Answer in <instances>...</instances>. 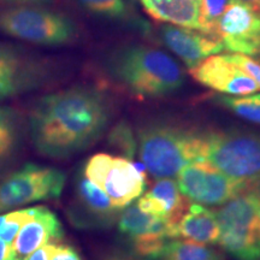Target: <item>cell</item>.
<instances>
[{"mask_svg":"<svg viewBox=\"0 0 260 260\" xmlns=\"http://www.w3.org/2000/svg\"><path fill=\"white\" fill-rule=\"evenodd\" d=\"M142 165L157 180L174 178L186 165L205 161L206 132L170 123H149L138 133Z\"/></svg>","mask_w":260,"mask_h":260,"instance_id":"obj_3","label":"cell"},{"mask_svg":"<svg viewBox=\"0 0 260 260\" xmlns=\"http://www.w3.org/2000/svg\"><path fill=\"white\" fill-rule=\"evenodd\" d=\"M109 144L121 151L128 159L134 158V154L138 151L136 140L125 123H119L111 130L109 135Z\"/></svg>","mask_w":260,"mask_h":260,"instance_id":"obj_25","label":"cell"},{"mask_svg":"<svg viewBox=\"0 0 260 260\" xmlns=\"http://www.w3.org/2000/svg\"><path fill=\"white\" fill-rule=\"evenodd\" d=\"M52 75L47 60L0 41V102L40 88Z\"/></svg>","mask_w":260,"mask_h":260,"instance_id":"obj_10","label":"cell"},{"mask_svg":"<svg viewBox=\"0 0 260 260\" xmlns=\"http://www.w3.org/2000/svg\"><path fill=\"white\" fill-rule=\"evenodd\" d=\"M0 260H15V252L12 245L0 239Z\"/></svg>","mask_w":260,"mask_h":260,"instance_id":"obj_30","label":"cell"},{"mask_svg":"<svg viewBox=\"0 0 260 260\" xmlns=\"http://www.w3.org/2000/svg\"><path fill=\"white\" fill-rule=\"evenodd\" d=\"M106 260H130L128 258H122V256H111V258L106 259Z\"/></svg>","mask_w":260,"mask_h":260,"instance_id":"obj_35","label":"cell"},{"mask_svg":"<svg viewBox=\"0 0 260 260\" xmlns=\"http://www.w3.org/2000/svg\"><path fill=\"white\" fill-rule=\"evenodd\" d=\"M218 243L236 260H260V186H248L216 212Z\"/></svg>","mask_w":260,"mask_h":260,"instance_id":"obj_4","label":"cell"},{"mask_svg":"<svg viewBox=\"0 0 260 260\" xmlns=\"http://www.w3.org/2000/svg\"><path fill=\"white\" fill-rule=\"evenodd\" d=\"M206 155L214 168L246 186L260 183V133L230 128L206 132Z\"/></svg>","mask_w":260,"mask_h":260,"instance_id":"obj_5","label":"cell"},{"mask_svg":"<svg viewBox=\"0 0 260 260\" xmlns=\"http://www.w3.org/2000/svg\"><path fill=\"white\" fill-rule=\"evenodd\" d=\"M65 175L53 168L25 164L0 180V212L34 201L57 199Z\"/></svg>","mask_w":260,"mask_h":260,"instance_id":"obj_8","label":"cell"},{"mask_svg":"<svg viewBox=\"0 0 260 260\" xmlns=\"http://www.w3.org/2000/svg\"><path fill=\"white\" fill-rule=\"evenodd\" d=\"M104 70L113 82L140 98L168 96L186 81L183 68L167 52L144 44H126L107 54Z\"/></svg>","mask_w":260,"mask_h":260,"instance_id":"obj_2","label":"cell"},{"mask_svg":"<svg viewBox=\"0 0 260 260\" xmlns=\"http://www.w3.org/2000/svg\"><path fill=\"white\" fill-rule=\"evenodd\" d=\"M246 96L248 98V99L253 100V102L260 103V94H254V95H253V94H251V95H246Z\"/></svg>","mask_w":260,"mask_h":260,"instance_id":"obj_34","label":"cell"},{"mask_svg":"<svg viewBox=\"0 0 260 260\" xmlns=\"http://www.w3.org/2000/svg\"><path fill=\"white\" fill-rule=\"evenodd\" d=\"M217 102L246 121L260 124V103L253 102L247 96L232 98L223 95L217 98Z\"/></svg>","mask_w":260,"mask_h":260,"instance_id":"obj_23","label":"cell"},{"mask_svg":"<svg viewBox=\"0 0 260 260\" xmlns=\"http://www.w3.org/2000/svg\"><path fill=\"white\" fill-rule=\"evenodd\" d=\"M229 0H201L200 2V31L213 37V30L223 15Z\"/></svg>","mask_w":260,"mask_h":260,"instance_id":"obj_24","label":"cell"},{"mask_svg":"<svg viewBox=\"0 0 260 260\" xmlns=\"http://www.w3.org/2000/svg\"><path fill=\"white\" fill-rule=\"evenodd\" d=\"M159 260H224V254L203 243L171 240L164 247Z\"/></svg>","mask_w":260,"mask_h":260,"instance_id":"obj_22","label":"cell"},{"mask_svg":"<svg viewBox=\"0 0 260 260\" xmlns=\"http://www.w3.org/2000/svg\"><path fill=\"white\" fill-rule=\"evenodd\" d=\"M6 220H8V213L2 214V216H0V229H2V228L4 226V224L6 223Z\"/></svg>","mask_w":260,"mask_h":260,"instance_id":"obj_33","label":"cell"},{"mask_svg":"<svg viewBox=\"0 0 260 260\" xmlns=\"http://www.w3.org/2000/svg\"><path fill=\"white\" fill-rule=\"evenodd\" d=\"M111 119V104L92 86H74L40 98L29 115L32 145L48 158L80 153L102 138Z\"/></svg>","mask_w":260,"mask_h":260,"instance_id":"obj_1","label":"cell"},{"mask_svg":"<svg viewBox=\"0 0 260 260\" xmlns=\"http://www.w3.org/2000/svg\"><path fill=\"white\" fill-rule=\"evenodd\" d=\"M193 2H195V3H198V4H199V5H200V2H201V0H193Z\"/></svg>","mask_w":260,"mask_h":260,"instance_id":"obj_36","label":"cell"},{"mask_svg":"<svg viewBox=\"0 0 260 260\" xmlns=\"http://www.w3.org/2000/svg\"><path fill=\"white\" fill-rule=\"evenodd\" d=\"M76 2L84 10L98 17L125 24L130 28L138 29L144 34L151 31L147 22L140 18L124 0H76Z\"/></svg>","mask_w":260,"mask_h":260,"instance_id":"obj_20","label":"cell"},{"mask_svg":"<svg viewBox=\"0 0 260 260\" xmlns=\"http://www.w3.org/2000/svg\"><path fill=\"white\" fill-rule=\"evenodd\" d=\"M51 260H81V256L71 246L58 245L57 251Z\"/></svg>","mask_w":260,"mask_h":260,"instance_id":"obj_29","label":"cell"},{"mask_svg":"<svg viewBox=\"0 0 260 260\" xmlns=\"http://www.w3.org/2000/svg\"><path fill=\"white\" fill-rule=\"evenodd\" d=\"M224 57L254 80L260 88V63L240 53H226Z\"/></svg>","mask_w":260,"mask_h":260,"instance_id":"obj_27","label":"cell"},{"mask_svg":"<svg viewBox=\"0 0 260 260\" xmlns=\"http://www.w3.org/2000/svg\"><path fill=\"white\" fill-rule=\"evenodd\" d=\"M118 230L128 237L129 241L148 234H167L169 236V224L167 219L154 214L142 212L136 204L126 206L119 214Z\"/></svg>","mask_w":260,"mask_h":260,"instance_id":"obj_19","label":"cell"},{"mask_svg":"<svg viewBox=\"0 0 260 260\" xmlns=\"http://www.w3.org/2000/svg\"><path fill=\"white\" fill-rule=\"evenodd\" d=\"M224 51L260 63V10L240 0H229L213 30Z\"/></svg>","mask_w":260,"mask_h":260,"instance_id":"obj_9","label":"cell"},{"mask_svg":"<svg viewBox=\"0 0 260 260\" xmlns=\"http://www.w3.org/2000/svg\"><path fill=\"white\" fill-rule=\"evenodd\" d=\"M0 32L41 46H61L77 38V25L61 12L40 5H11L0 10Z\"/></svg>","mask_w":260,"mask_h":260,"instance_id":"obj_6","label":"cell"},{"mask_svg":"<svg viewBox=\"0 0 260 260\" xmlns=\"http://www.w3.org/2000/svg\"><path fill=\"white\" fill-rule=\"evenodd\" d=\"M21 135L17 111L12 107L0 105V170L16 153Z\"/></svg>","mask_w":260,"mask_h":260,"instance_id":"obj_21","label":"cell"},{"mask_svg":"<svg viewBox=\"0 0 260 260\" xmlns=\"http://www.w3.org/2000/svg\"><path fill=\"white\" fill-rule=\"evenodd\" d=\"M53 0H0L2 4L9 5H44L50 4Z\"/></svg>","mask_w":260,"mask_h":260,"instance_id":"obj_31","label":"cell"},{"mask_svg":"<svg viewBox=\"0 0 260 260\" xmlns=\"http://www.w3.org/2000/svg\"><path fill=\"white\" fill-rule=\"evenodd\" d=\"M83 175L105 191L118 210L125 209L139 199L147 186L144 165L106 153L90 157L84 165Z\"/></svg>","mask_w":260,"mask_h":260,"instance_id":"obj_7","label":"cell"},{"mask_svg":"<svg viewBox=\"0 0 260 260\" xmlns=\"http://www.w3.org/2000/svg\"><path fill=\"white\" fill-rule=\"evenodd\" d=\"M118 209L113 206L105 191L82 174L76 180V209L73 220L79 226H98L112 222Z\"/></svg>","mask_w":260,"mask_h":260,"instance_id":"obj_15","label":"cell"},{"mask_svg":"<svg viewBox=\"0 0 260 260\" xmlns=\"http://www.w3.org/2000/svg\"><path fill=\"white\" fill-rule=\"evenodd\" d=\"M57 248L58 245L56 242L47 243V245L42 246L35 252H32L28 258H25V260H51Z\"/></svg>","mask_w":260,"mask_h":260,"instance_id":"obj_28","label":"cell"},{"mask_svg":"<svg viewBox=\"0 0 260 260\" xmlns=\"http://www.w3.org/2000/svg\"><path fill=\"white\" fill-rule=\"evenodd\" d=\"M149 17L165 24L200 30V5L193 0H139Z\"/></svg>","mask_w":260,"mask_h":260,"instance_id":"obj_16","label":"cell"},{"mask_svg":"<svg viewBox=\"0 0 260 260\" xmlns=\"http://www.w3.org/2000/svg\"><path fill=\"white\" fill-rule=\"evenodd\" d=\"M158 204L160 214L169 224V237L175 239V229L177 223L188 210L189 200L181 193L177 183L172 178H161L154 182L147 193Z\"/></svg>","mask_w":260,"mask_h":260,"instance_id":"obj_18","label":"cell"},{"mask_svg":"<svg viewBox=\"0 0 260 260\" xmlns=\"http://www.w3.org/2000/svg\"><path fill=\"white\" fill-rule=\"evenodd\" d=\"M177 186L188 200L204 205H224L248 187L228 177L209 161L186 165L178 172Z\"/></svg>","mask_w":260,"mask_h":260,"instance_id":"obj_11","label":"cell"},{"mask_svg":"<svg viewBox=\"0 0 260 260\" xmlns=\"http://www.w3.org/2000/svg\"><path fill=\"white\" fill-rule=\"evenodd\" d=\"M158 40L176 54L189 70L201 61L224 51L218 39L195 29L162 24L157 30Z\"/></svg>","mask_w":260,"mask_h":260,"instance_id":"obj_12","label":"cell"},{"mask_svg":"<svg viewBox=\"0 0 260 260\" xmlns=\"http://www.w3.org/2000/svg\"><path fill=\"white\" fill-rule=\"evenodd\" d=\"M189 71L203 86L229 95H251L260 89L254 80L230 63L224 54L206 58Z\"/></svg>","mask_w":260,"mask_h":260,"instance_id":"obj_13","label":"cell"},{"mask_svg":"<svg viewBox=\"0 0 260 260\" xmlns=\"http://www.w3.org/2000/svg\"><path fill=\"white\" fill-rule=\"evenodd\" d=\"M63 235V226L56 214L47 207L37 206L32 218L22 226L12 242L15 260H25L40 247L60 241Z\"/></svg>","mask_w":260,"mask_h":260,"instance_id":"obj_14","label":"cell"},{"mask_svg":"<svg viewBox=\"0 0 260 260\" xmlns=\"http://www.w3.org/2000/svg\"><path fill=\"white\" fill-rule=\"evenodd\" d=\"M35 213V207L31 209H25L22 211H15V212L8 213V220L4 226L0 229V239L4 240L5 242L12 245L15 237L17 236L19 230L24 224H27L32 218Z\"/></svg>","mask_w":260,"mask_h":260,"instance_id":"obj_26","label":"cell"},{"mask_svg":"<svg viewBox=\"0 0 260 260\" xmlns=\"http://www.w3.org/2000/svg\"><path fill=\"white\" fill-rule=\"evenodd\" d=\"M219 236L220 230L216 213L197 204L190 205L175 229V239L183 237L188 241L203 245L218 243Z\"/></svg>","mask_w":260,"mask_h":260,"instance_id":"obj_17","label":"cell"},{"mask_svg":"<svg viewBox=\"0 0 260 260\" xmlns=\"http://www.w3.org/2000/svg\"><path fill=\"white\" fill-rule=\"evenodd\" d=\"M240 2L247 3V4L253 6V8L260 10V0H240Z\"/></svg>","mask_w":260,"mask_h":260,"instance_id":"obj_32","label":"cell"}]
</instances>
